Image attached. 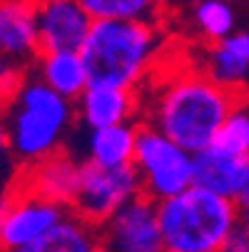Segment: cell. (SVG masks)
Here are the masks:
<instances>
[{
  "mask_svg": "<svg viewBox=\"0 0 249 252\" xmlns=\"http://www.w3.org/2000/svg\"><path fill=\"white\" fill-rule=\"evenodd\" d=\"M234 107L237 97L232 88L209 75L190 73L162 90L152 113V125L190 153H199L212 145Z\"/></svg>",
  "mask_w": 249,
  "mask_h": 252,
  "instance_id": "1",
  "label": "cell"
},
{
  "mask_svg": "<svg viewBox=\"0 0 249 252\" xmlns=\"http://www.w3.org/2000/svg\"><path fill=\"white\" fill-rule=\"evenodd\" d=\"M165 250L169 252H217L227 232L239 220V207L202 185L157 202Z\"/></svg>",
  "mask_w": 249,
  "mask_h": 252,
  "instance_id": "2",
  "label": "cell"
},
{
  "mask_svg": "<svg viewBox=\"0 0 249 252\" xmlns=\"http://www.w3.org/2000/svg\"><path fill=\"white\" fill-rule=\"evenodd\" d=\"M157 50V28L150 20L100 18L83 45L90 83L132 88Z\"/></svg>",
  "mask_w": 249,
  "mask_h": 252,
  "instance_id": "3",
  "label": "cell"
},
{
  "mask_svg": "<svg viewBox=\"0 0 249 252\" xmlns=\"http://www.w3.org/2000/svg\"><path fill=\"white\" fill-rule=\"evenodd\" d=\"M67 123L70 100L43 80L28 83L15 93V105L8 113V148L20 160L40 162L55 155V148Z\"/></svg>",
  "mask_w": 249,
  "mask_h": 252,
  "instance_id": "4",
  "label": "cell"
},
{
  "mask_svg": "<svg viewBox=\"0 0 249 252\" xmlns=\"http://www.w3.org/2000/svg\"><path fill=\"white\" fill-rule=\"evenodd\" d=\"M132 162L142 177V192L157 202L194 185V153L155 125L137 127Z\"/></svg>",
  "mask_w": 249,
  "mask_h": 252,
  "instance_id": "5",
  "label": "cell"
},
{
  "mask_svg": "<svg viewBox=\"0 0 249 252\" xmlns=\"http://www.w3.org/2000/svg\"><path fill=\"white\" fill-rule=\"evenodd\" d=\"M142 192V177L135 162L100 165L95 160L80 162V185L73 200V212L92 225H102L127 200Z\"/></svg>",
  "mask_w": 249,
  "mask_h": 252,
  "instance_id": "6",
  "label": "cell"
},
{
  "mask_svg": "<svg viewBox=\"0 0 249 252\" xmlns=\"http://www.w3.org/2000/svg\"><path fill=\"white\" fill-rule=\"evenodd\" d=\"M105 252H165L157 200L139 192L97 225Z\"/></svg>",
  "mask_w": 249,
  "mask_h": 252,
  "instance_id": "7",
  "label": "cell"
},
{
  "mask_svg": "<svg viewBox=\"0 0 249 252\" xmlns=\"http://www.w3.org/2000/svg\"><path fill=\"white\" fill-rule=\"evenodd\" d=\"M65 215V205L45 200L30 190L13 197L8 195L3 200V212H0V242H3L5 252H13L40 237Z\"/></svg>",
  "mask_w": 249,
  "mask_h": 252,
  "instance_id": "8",
  "label": "cell"
},
{
  "mask_svg": "<svg viewBox=\"0 0 249 252\" xmlns=\"http://www.w3.org/2000/svg\"><path fill=\"white\" fill-rule=\"evenodd\" d=\"M40 53L83 50L95 18L80 0H32Z\"/></svg>",
  "mask_w": 249,
  "mask_h": 252,
  "instance_id": "9",
  "label": "cell"
},
{
  "mask_svg": "<svg viewBox=\"0 0 249 252\" xmlns=\"http://www.w3.org/2000/svg\"><path fill=\"white\" fill-rule=\"evenodd\" d=\"M0 48L8 58L40 55L38 20L32 0H3L0 8Z\"/></svg>",
  "mask_w": 249,
  "mask_h": 252,
  "instance_id": "10",
  "label": "cell"
},
{
  "mask_svg": "<svg viewBox=\"0 0 249 252\" xmlns=\"http://www.w3.org/2000/svg\"><path fill=\"white\" fill-rule=\"evenodd\" d=\"M249 175V158L224 155L212 148L194 153V185L215 190L224 197L237 200Z\"/></svg>",
  "mask_w": 249,
  "mask_h": 252,
  "instance_id": "11",
  "label": "cell"
},
{
  "mask_svg": "<svg viewBox=\"0 0 249 252\" xmlns=\"http://www.w3.org/2000/svg\"><path fill=\"white\" fill-rule=\"evenodd\" d=\"M13 252H105L97 225L83 220L80 215H65L60 222L45 230L32 242Z\"/></svg>",
  "mask_w": 249,
  "mask_h": 252,
  "instance_id": "12",
  "label": "cell"
},
{
  "mask_svg": "<svg viewBox=\"0 0 249 252\" xmlns=\"http://www.w3.org/2000/svg\"><path fill=\"white\" fill-rule=\"evenodd\" d=\"M135 113V97L130 88L90 83L80 95V118L90 130L127 123Z\"/></svg>",
  "mask_w": 249,
  "mask_h": 252,
  "instance_id": "13",
  "label": "cell"
},
{
  "mask_svg": "<svg viewBox=\"0 0 249 252\" xmlns=\"http://www.w3.org/2000/svg\"><path fill=\"white\" fill-rule=\"evenodd\" d=\"M78 185H80V165H75L65 155H50L35 162L28 190L45 200L70 207L78 195Z\"/></svg>",
  "mask_w": 249,
  "mask_h": 252,
  "instance_id": "14",
  "label": "cell"
},
{
  "mask_svg": "<svg viewBox=\"0 0 249 252\" xmlns=\"http://www.w3.org/2000/svg\"><path fill=\"white\" fill-rule=\"evenodd\" d=\"M38 60H40V80L48 83L60 95H65L67 100L80 97L90 85V73L80 50L40 53Z\"/></svg>",
  "mask_w": 249,
  "mask_h": 252,
  "instance_id": "15",
  "label": "cell"
},
{
  "mask_svg": "<svg viewBox=\"0 0 249 252\" xmlns=\"http://www.w3.org/2000/svg\"><path fill=\"white\" fill-rule=\"evenodd\" d=\"M207 75L227 88H234L249 75V32H234L215 43Z\"/></svg>",
  "mask_w": 249,
  "mask_h": 252,
  "instance_id": "16",
  "label": "cell"
},
{
  "mask_svg": "<svg viewBox=\"0 0 249 252\" xmlns=\"http://www.w3.org/2000/svg\"><path fill=\"white\" fill-rule=\"evenodd\" d=\"M137 130L130 123L95 127L87 137V158L100 165H127L135 160Z\"/></svg>",
  "mask_w": 249,
  "mask_h": 252,
  "instance_id": "17",
  "label": "cell"
},
{
  "mask_svg": "<svg viewBox=\"0 0 249 252\" xmlns=\"http://www.w3.org/2000/svg\"><path fill=\"white\" fill-rule=\"evenodd\" d=\"M209 148L234 158H249V107H234Z\"/></svg>",
  "mask_w": 249,
  "mask_h": 252,
  "instance_id": "18",
  "label": "cell"
},
{
  "mask_svg": "<svg viewBox=\"0 0 249 252\" xmlns=\"http://www.w3.org/2000/svg\"><path fill=\"white\" fill-rule=\"evenodd\" d=\"M80 3L95 20H150V15L157 10V0H80Z\"/></svg>",
  "mask_w": 249,
  "mask_h": 252,
  "instance_id": "19",
  "label": "cell"
},
{
  "mask_svg": "<svg viewBox=\"0 0 249 252\" xmlns=\"http://www.w3.org/2000/svg\"><path fill=\"white\" fill-rule=\"evenodd\" d=\"M197 23L209 40H222L232 35L234 15L224 0H199L197 3Z\"/></svg>",
  "mask_w": 249,
  "mask_h": 252,
  "instance_id": "20",
  "label": "cell"
},
{
  "mask_svg": "<svg viewBox=\"0 0 249 252\" xmlns=\"http://www.w3.org/2000/svg\"><path fill=\"white\" fill-rule=\"evenodd\" d=\"M217 252H249V225L239 218L237 225L227 232Z\"/></svg>",
  "mask_w": 249,
  "mask_h": 252,
  "instance_id": "21",
  "label": "cell"
},
{
  "mask_svg": "<svg viewBox=\"0 0 249 252\" xmlns=\"http://www.w3.org/2000/svg\"><path fill=\"white\" fill-rule=\"evenodd\" d=\"M237 207H239V215H244V212H249V175H247V183H244V188H242V192L237 195Z\"/></svg>",
  "mask_w": 249,
  "mask_h": 252,
  "instance_id": "22",
  "label": "cell"
},
{
  "mask_svg": "<svg viewBox=\"0 0 249 252\" xmlns=\"http://www.w3.org/2000/svg\"><path fill=\"white\" fill-rule=\"evenodd\" d=\"M239 218H242V220H244V222L249 225V212H244V215H239Z\"/></svg>",
  "mask_w": 249,
  "mask_h": 252,
  "instance_id": "23",
  "label": "cell"
},
{
  "mask_svg": "<svg viewBox=\"0 0 249 252\" xmlns=\"http://www.w3.org/2000/svg\"><path fill=\"white\" fill-rule=\"evenodd\" d=\"M165 252H169V250H165Z\"/></svg>",
  "mask_w": 249,
  "mask_h": 252,
  "instance_id": "24",
  "label": "cell"
}]
</instances>
